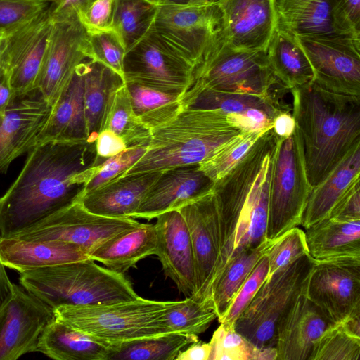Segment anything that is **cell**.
I'll use <instances>...</instances> for the list:
<instances>
[{"label":"cell","instance_id":"1","mask_svg":"<svg viewBox=\"0 0 360 360\" xmlns=\"http://www.w3.org/2000/svg\"><path fill=\"white\" fill-rule=\"evenodd\" d=\"M95 143L49 141L30 150L0 196V236L9 237L78 199L96 165Z\"/></svg>","mask_w":360,"mask_h":360},{"label":"cell","instance_id":"2","mask_svg":"<svg viewBox=\"0 0 360 360\" xmlns=\"http://www.w3.org/2000/svg\"><path fill=\"white\" fill-rule=\"evenodd\" d=\"M290 91L292 116L314 187L360 142V96L329 91L312 81Z\"/></svg>","mask_w":360,"mask_h":360},{"label":"cell","instance_id":"3","mask_svg":"<svg viewBox=\"0 0 360 360\" xmlns=\"http://www.w3.org/2000/svg\"><path fill=\"white\" fill-rule=\"evenodd\" d=\"M242 132L221 110L185 107L151 130L146 153L121 176L199 164Z\"/></svg>","mask_w":360,"mask_h":360},{"label":"cell","instance_id":"4","mask_svg":"<svg viewBox=\"0 0 360 360\" xmlns=\"http://www.w3.org/2000/svg\"><path fill=\"white\" fill-rule=\"evenodd\" d=\"M19 284L53 309L139 297L124 274L101 266L90 258L20 274Z\"/></svg>","mask_w":360,"mask_h":360},{"label":"cell","instance_id":"5","mask_svg":"<svg viewBox=\"0 0 360 360\" xmlns=\"http://www.w3.org/2000/svg\"><path fill=\"white\" fill-rule=\"evenodd\" d=\"M169 301L138 298L103 304L60 306L54 316L105 345L167 334L163 316Z\"/></svg>","mask_w":360,"mask_h":360},{"label":"cell","instance_id":"6","mask_svg":"<svg viewBox=\"0 0 360 360\" xmlns=\"http://www.w3.org/2000/svg\"><path fill=\"white\" fill-rule=\"evenodd\" d=\"M314 264L305 255L267 276L236 321V331L257 349L275 347L278 321L306 290Z\"/></svg>","mask_w":360,"mask_h":360},{"label":"cell","instance_id":"7","mask_svg":"<svg viewBox=\"0 0 360 360\" xmlns=\"http://www.w3.org/2000/svg\"><path fill=\"white\" fill-rule=\"evenodd\" d=\"M149 30L196 71L222 42V15L217 2L162 4Z\"/></svg>","mask_w":360,"mask_h":360},{"label":"cell","instance_id":"8","mask_svg":"<svg viewBox=\"0 0 360 360\" xmlns=\"http://www.w3.org/2000/svg\"><path fill=\"white\" fill-rule=\"evenodd\" d=\"M312 187L297 128L277 141L270 184L266 238L274 240L301 224Z\"/></svg>","mask_w":360,"mask_h":360},{"label":"cell","instance_id":"9","mask_svg":"<svg viewBox=\"0 0 360 360\" xmlns=\"http://www.w3.org/2000/svg\"><path fill=\"white\" fill-rule=\"evenodd\" d=\"M195 79L219 91L264 96L287 89L274 75L266 51L236 49L223 41L195 71Z\"/></svg>","mask_w":360,"mask_h":360},{"label":"cell","instance_id":"10","mask_svg":"<svg viewBox=\"0 0 360 360\" xmlns=\"http://www.w3.org/2000/svg\"><path fill=\"white\" fill-rule=\"evenodd\" d=\"M125 83L184 96L195 81V68L150 30L127 51Z\"/></svg>","mask_w":360,"mask_h":360},{"label":"cell","instance_id":"11","mask_svg":"<svg viewBox=\"0 0 360 360\" xmlns=\"http://www.w3.org/2000/svg\"><path fill=\"white\" fill-rule=\"evenodd\" d=\"M140 224L134 218H113L87 210L79 198L12 236L26 240H58L89 252L112 237Z\"/></svg>","mask_w":360,"mask_h":360},{"label":"cell","instance_id":"12","mask_svg":"<svg viewBox=\"0 0 360 360\" xmlns=\"http://www.w3.org/2000/svg\"><path fill=\"white\" fill-rule=\"evenodd\" d=\"M295 37L310 63L313 82L329 91L360 96V38L337 33Z\"/></svg>","mask_w":360,"mask_h":360},{"label":"cell","instance_id":"13","mask_svg":"<svg viewBox=\"0 0 360 360\" xmlns=\"http://www.w3.org/2000/svg\"><path fill=\"white\" fill-rule=\"evenodd\" d=\"M52 23L47 8L1 40L0 67L9 75L16 98L38 91Z\"/></svg>","mask_w":360,"mask_h":360},{"label":"cell","instance_id":"14","mask_svg":"<svg viewBox=\"0 0 360 360\" xmlns=\"http://www.w3.org/2000/svg\"><path fill=\"white\" fill-rule=\"evenodd\" d=\"M177 210L188 226L193 251L196 290L191 297L213 309L211 297L220 254L218 209L213 188Z\"/></svg>","mask_w":360,"mask_h":360},{"label":"cell","instance_id":"15","mask_svg":"<svg viewBox=\"0 0 360 360\" xmlns=\"http://www.w3.org/2000/svg\"><path fill=\"white\" fill-rule=\"evenodd\" d=\"M52 22L38 91L53 106L68 86L77 67L91 58V53L89 33L77 15Z\"/></svg>","mask_w":360,"mask_h":360},{"label":"cell","instance_id":"16","mask_svg":"<svg viewBox=\"0 0 360 360\" xmlns=\"http://www.w3.org/2000/svg\"><path fill=\"white\" fill-rule=\"evenodd\" d=\"M306 295L333 323L360 313V258L317 261Z\"/></svg>","mask_w":360,"mask_h":360},{"label":"cell","instance_id":"17","mask_svg":"<svg viewBox=\"0 0 360 360\" xmlns=\"http://www.w3.org/2000/svg\"><path fill=\"white\" fill-rule=\"evenodd\" d=\"M54 317L53 309L13 283L0 307V360H17L37 352L39 337Z\"/></svg>","mask_w":360,"mask_h":360},{"label":"cell","instance_id":"18","mask_svg":"<svg viewBox=\"0 0 360 360\" xmlns=\"http://www.w3.org/2000/svg\"><path fill=\"white\" fill-rule=\"evenodd\" d=\"M222 41L240 50L267 51L277 25L276 0H219Z\"/></svg>","mask_w":360,"mask_h":360},{"label":"cell","instance_id":"19","mask_svg":"<svg viewBox=\"0 0 360 360\" xmlns=\"http://www.w3.org/2000/svg\"><path fill=\"white\" fill-rule=\"evenodd\" d=\"M52 108L37 91L16 98L0 114V173H6L15 159L34 148Z\"/></svg>","mask_w":360,"mask_h":360},{"label":"cell","instance_id":"20","mask_svg":"<svg viewBox=\"0 0 360 360\" xmlns=\"http://www.w3.org/2000/svg\"><path fill=\"white\" fill-rule=\"evenodd\" d=\"M155 255L166 277L169 278L186 297L196 290L195 261L186 223L179 210H171L156 217Z\"/></svg>","mask_w":360,"mask_h":360},{"label":"cell","instance_id":"21","mask_svg":"<svg viewBox=\"0 0 360 360\" xmlns=\"http://www.w3.org/2000/svg\"><path fill=\"white\" fill-rule=\"evenodd\" d=\"M214 182L198 164L162 172L131 218L150 220L165 212L178 210L212 190Z\"/></svg>","mask_w":360,"mask_h":360},{"label":"cell","instance_id":"22","mask_svg":"<svg viewBox=\"0 0 360 360\" xmlns=\"http://www.w3.org/2000/svg\"><path fill=\"white\" fill-rule=\"evenodd\" d=\"M333 324L309 300L305 290L278 321L276 360H309L316 341Z\"/></svg>","mask_w":360,"mask_h":360},{"label":"cell","instance_id":"23","mask_svg":"<svg viewBox=\"0 0 360 360\" xmlns=\"http://www.w3.org/2000/svg\"><path fill=\"white\" fill-rule=\"evenodd\" d=\"M88 258L86 250L70 243L0 236L1 263L19 274Z\"/></svg>","mask_w":360,"mask_h":360},{"label":"cell","instance_id":"24","mask_svg":"<svg viewBox=\"0 0 360 360\" xmlns=\"http://www.w3.org/2000/svg\"><path fill=\"white\" fill-rule=\"evenodd\" d=\"M160 174L150 172L121 176L82 194L79 200L87 210L96 214L131 218Z\"/></svg>","mask_w":360,"mask_h":360},{"label":"cell","instance_id":"25","mask_svg":"<svg viewBox=\"0 0 360 360\" xmlns=\"http://www.w3.org/2000/svg\"><path fill=\"white\" fill-rule=\"evenodd\" d=\"M82 63L77 67L67 89L53 105L49 119L37 138L34 148L49 141H87Z\"/></svg>","mask_w":360,"mask_h":360},{"label":"cell","instance_id":"26","mask_svg":"<svg viewBox=\"0 0 360 360\" xmlns=\"http://www.w3.org/2000/svg\"><path fill=\"white\" fill-rule=\"evenodd\" d=\"M360 177V142L337 166L312 187L301 224L307 229L329 217L331 210L352 184Z\"/></svg>","mask_w":360,"mask_h":360},{"label":"cell","instance_id":"27","mask_svg":"<svg viewBox=\"0 0 360 360\" xmlns=\"http://www.w3.org/2000/svg\"><path fill=\"white\" fill-rule=\"evenodd\" d=\"M84 112L89 143H95L104 129L117 91L124 79L112 69L91 58L82 63Z\"/></svg>","mask_w":360,"mask_h":360},{"label":"cell","instance_id":"28","mask_svg":"<svg viewBox=\"0 0 360 360\" xmlns=\"http://www.w3.org/2000/svg\"><path fill=\"white\" fill-rule=\"evenodd\" d=\"M155 224L140 223L107 240L89 254V258L115 272L124 274L148 256L155 255Z\"/></svg>","mask_w":360,"mask_h":360},{"label":"cell","instance_id":"29","mask_svg":"<svg viewBox=\"0 0 360 360\" xmlns=\"http://www.w3.org/2000/svg\"><path fill=\"white\" fill-rule=\"evenodd\" d=\"M304 233L308 252L314 260L360 258V220L328 218Z\"/></svg>","mask_w":360,"mask_h":360},{"label":"cell","instance_id":"30","mask_svg":"<svg viewBox=\"0 0 360 360\" xmlns=\"http://www.w3.org/2000/svg\"><path fill=\"white\" fill-rule=\"evenodd\" d=\"M37 352L55 360H107L109 345L54 317L39 337Z\"/></svg>","mask_w":360,"mask_h":360},{"label":"cell","instance_id":"31","mask_svg":"<svg viewBox=\"0 0 360 360\" xmlns=\"http://www.w3.org/2000/svg\"><path fill=\"white\" fill-rule=\"evenodd\" d=\"M186 107L219 110L226 115L238 114L250 109H259L271 118L290 108L280 100V96H257L226 92L212 89L195 79L184 94Z\"/></svg>","mask_w":360,"mask_h":360},{"label":"cell","instance_id":"32","mask_svg":"<svg viewBox=\"0 0 360 360\" xmlns=\"http://www.w3.org/2000/svg\"><path fill=\"white\" fill-rule=\"evenodd\" d=\"M266 56L274 75L287 89L312 81L314 75L310 63L292 34L276 27Z\"/></svg>","mask_w":360,"mask_h":360},{"label":"cell","instance_id":"33","mask_svg":"<svg viewBox=\"0 0 360 360\" xmlns=\"http://www.w3.org/2000/svg\"><path fill=\"white\" fill-rule=\"evenodd\" d=\"M338 0H305L276 6V27L294 36L335 34L333 12Z\"/></svg>","mask_w":360,"mask_h":360},{"label":"cell","instance_id":"34","mask_svg":"<svg viewBox=\"0 0 360 360\" xmlns=\"http://www.w3.org/2000/svg\"><path fill=\"white\" fill-rule=\"evenodd\" d=\"M273 240L244 250L233 257L217 280L212 292V305L217 319H221L257 262L266 254Z\"/></svg>","mask_w":360,"mask_h":360},{"label":"cell","instance_id":"35","mask_svg":"<svg viewBox=\"0 0 360 360\" xmlns=\"http://www.w3.org/2000/svg\"><path fill=\"white\" fill-rule=\"evenodd\" d=\"M198 336L169 333L109 345L107 360H176Z\"/></svg>","mask_w":360,"mask_h":360},{"label":"cell","instance_id":"36","mask_svg":"<svg viewBox=\"0 0 360 360\" xmlns=\"http://www.w3.org/2000/svg\"><path fill=\"white\" fill-rule=\"evenodd\" d=\"M133 110L150 130L174 118L186 106L184 95L165 93L137 83H125Z\"/></svg>","mask_w":360,"mask_h":360},{"label":"cell","instance_id":"37","mask_svg":"<svg viewBox=\"0 0 360 360\" xmlns=\"http://www.w3.org/2000/svg\"><path fill=\"white\" fill-rule=\"evenodd\" d=\"M217 319L214 309L193 297L181 301H169L163 316L167 334L195 335L204 333Z\"/></svg>","mask_w":360,"mask_h":360},{"label":"cell","instance_id":"38","mask_svg":"<svg viewBox=\"0 0 360 360\" xmlns=\"http://www.w3.org/2000/svg\"><path fill=\"white\" fill-rule=\"evenodd\" d=\"M104 129L111 130L122 138L127 148L148 145L151 130L135 115L126 84L115 96Z\"/></svg>","mask_w":360,"mask_h":360},{"label":"cell","instance_id":"39","mask_svg":"<svg viewBox=\"0 0 360 360\" xmlns=\"http://www.w3.org/2000/svg\"><path fill=\"white\" fill-rule=\"evenodd\" d=\"M157 6L143 0H117L112 29L126 51L150 29Z\"/></svg>","mask_w":360,"mask_h":360},{"label":"cell","instance_id":"40","mask_svg":"<svg viewBox=\"0 0 360 360\" xmlns=\"http://www.w3.org/2000/svg\"><path fill=\"white\" fill-rule=\"evenodd\" d=\"M271 129V128H269ZM242 132L200 162V169L213 181L224 176L267 130Z\"/></svg>","mask_w":360,"mask_h":360},{"label":"cell","instance_id":"41","mask_svg":"<svg viewBox=\"0 0 360 360\" xmlns=\"http://www.w3.org/2000/svg\"><path fill=\"white\" fill-rule=\"evenodd\" d=\"M360 338L333 324L316 341L309 360H359Z\"/></svg>","mask_w":360,"mask_h":360},{"label":"cell","instance_id":"42","mask_svg":"<svg viewBox=\"0 0 360 360\" xmlns=\"http://www.w3.org/2000/svg\"><path fill=\"white\" fill-rule=\"evenodd\" d=\"M209 342V360H261V349L228 324L221 323Z\"/></svg>","mask_w":360,"mask_h":360},{"label":"cell","instance_id":"43","mask_svg":"<svg viewBox=\"0 0 360 360\" xmlns=\"http://www.w3.org/2000/svg\"><path fill=\"white\" fill-rule=\"evenodd\" d=\"M147 146L141 145L127 148L101 164L91 167L89 179L80 195L121 176L143 155Z\"/></svg>","mask_w":360,"mask_h":360},{"label":"cell","instance_id":"44","mask_svg":"<svg viewBox=\"0 0 360 360\" xmlns=\"http://www.w3.org/2000/svg\"><path fill=\"white\" fill-rule=\"evenodd\" d=\"M266 255L269 263L268 276L302 256L309 255L304 231L296 226L274 239Z\"/></svg>","mask_w":360,"mask_h":360},{"label":"cell","instance_id":"45","mask_svg":"<svg viewBox=\"0 0 360 360\" xmlns=\"http://www.w3.org/2000/svg\"><path fill=\"white\" fill-rule=\"evenodd\" d=\"M89 33L91 58L112 69L124 79L126 48L113 30Z\"/></svg>","mask_w":360,"mask_h":360},{"label":"cell","instance_id":"46","mask_svg":"<svg viewBox=\"0 0 360 360\" xmlns=\"http://www.w3.org/2000/svg\"><path fill=\"white\" fill-rule=\"evenodd\" d=\"M48 6L46 0H0V39L34 19Z\"/></svg>","mask_w":360,"mask_h":360},{"label":"cell","instance_id":"47","mask_svg":"<svg viewBox=\"0 0 360 360\" xmlns=\"http://www.w3.org/2000/svg\"><path fill=\"white\" fill-rule=\"evenodd\" d=\"M268 274V258L265 255L257 262L225 314L218 320L220 323H225L234 327L236 321L252 301L256 292L267 278Z\"/></svg>","mask_w":360,"mask_h":360},{"label":"cell","instance_id":"48","mask_svg":"<svg viewBox=\"0 0 360 360\" xmlns=\"http://www.w3.org/2000/svg\"><path fill=\"white\" fill-rule=\"evenodd\" d=\"M117 0H93L76 15L88 32L112 29Z\"/></svg>","mask_w":360,"mask_h":360},{"label":"cell","instance_id":"49","mask_svg":"<svg viewBox=\"0 0 360 360\" xmlns=\"http://www.w3.org/2000/svg\"><path fill=\"white\" fill-rule=\"evenodd\" d=\"M333 19L335 33L360 38V0H338Z\"/></svg>","mask_w":360,"mask_h":360},{"label":"cell","instance_id":"50","mask_svg":"<svg viewBox=\"0 0 360 360\" xmlns=\"http://www.w3.org/2000/svg\"><path fill=\"white\" fill-rule=\"evenodd\" d=\"M328 218L340 221L360 220L359 179L355 181L340 198Z\"/></svg>","mask_w":360,"mask_h":360},{"label":"cell","instance_id":"51","mask_svg":"<svg viewBox=\"0 0 360 360\" xmlns=\"http://www.w3.org/2000/svg\"><path fill=\"white\" fill-rule=\"evenodd\" d=\"M229 121L244 132L260 131L273 127L274 119L259 109L226 115Z\"/></svg>","mask_w":360,"mask_h":360},{"label":"cell","instance_id":"52","mask_svg":"<svg viewBox=\"0 0 360 360\" xmlns=\"http://www.w3.org/2000/svg\"><path fill=\"white\" fill-rule=\"evenodd\" d=\"M95 145L97 165L127 148L122 139L108 129H104L98 134Z\"/></svg>","mask_w":360,"mask_h":360},{"label":"cell","instance_id":"53","mask_svg":"<svg viewBox=\"0 0 360 360\" xmlns=\"http://www.w3.org/2000/svg\"><path fill=\"white\" fill-rule=\"evenodd\" d=\"M93 0H54L48 10L52 20L69 17L84 8Z\"/></svg>","mask_w":360,"mask_h":360},{"label":"cell","instance_id":"54","mask_svg":"<svg viewBox=\"0 0 360 360\" xmlns=\"http://www.w3.org/2000/svg\"><path fill=\"white\" fill-rule=\"evenodd\" d=\"M273 131L279 139L290 136L296 129V124L290 111H283L274 119Z\"/></svg>","mask_w":360,"mask_h":360},{"label":"cell","instance_id":"55","mask_svg":"<svg viewBox=\"0 0 360 360\" xmlns=\"http://www.w3.org/2000/svg\"><path fill=\"white\" fill-rule=\"evenodd\" d=\"M210 349V342L198 340L181 351L176 360H209Z\"/></svg>","mask_w":360,"mask_h":360},{"label":"cell","instance_id":"56","mask_svg":"<svg viewBox=\"0 0 360 360\" xmlns=\"http://www.w3.org/2000/svg\"><path fill=\"white\" fill-rule=\"evenodd\" d=\"M15 99L10 76L0 67V114H3Z\"/></svg>","mask_w":360,"mask_h":360},{"label":"cell","instance_id":"57","mask_svg":"<svg viewBox=\"0 0 360 360\" xmlns=\"http://www.w3.org/2000/svg\"><path fill=\"white\" fill-rule=\"evenodd\" d=\"M6 271V267L0 262V307L10 295L13 288Z\"/></svg>","mask_w":360,"mask_h":360},{"label":"cell","instance_id":"58","mask_svg":"<svg viewBox=\"0 0 360 360\" xmlns=\"http://www.w3.org/2000/svg\"><path fill=\"white\" fill-rule=\"evenodd\" d=\"M352 335L360 338V313L352 315L339 323Z\"/></svg>","mask_w":360,"mask_h":360},{"label":"cell","instance_id":"59","mask_svg":"<svg viewBox=\"0 0 360 360\" xmlns=\"http://www.w3.org/2000/svg\"><path fill=\"white\" fill-rule=\"evenodd\" d=\"M219 0H163L162 4H195V3L217 2Z\"/></svg>","mask_w":360,"mask_h":360},{"label":"cell","instance_id":"60","mask_svg":"<svg viewBox=\"0 0 360 360\" xmlns=\"http://www.w3.org/2000/svg\"><path fill=\"white\" fill-rule=\"evenodd\" d=\"M305 1V0H276V6H280V5H284V4H288L294 3V2H297V1Z\"/></svg>","mask_w":360,"mask_h":360},{"label":"cell","instance_id":"61","mask_svg":"<svg viewBox=\"0 0 360 360\" xmlns=\"http://www.w3.org/2000/svg\"><path fill=\"white\" fill-rule=\"evenodd\" d=\"M155 6H159L163 1V0H143Z\"/></svg>","mask_w":360,"mask_h":360},{"label":"cell","instance_id":"62","mask_svg":"<svg viewBox=\"0 0 360 360\" xmlns=\"http://www.w3.org/2000/svg\"><path fill=\"white\" fill-rule=\"evenodd\" d=\"M46 1H48V2H52V1H53L54 0H46Z\"/></svg>","mask_w":360,"mask_h":360},{"label":"cell","instance_id":"63","mask_svg":"<svg viewBox=\"0 0 360 360\" xmlns=\"http://www.w3.org/2000/svg\"><path fill=\"white\" fill-rule=\"evenodd\" d=\"M1 39H0V45H1Z\"/></svg>","mask_w":360,"mask_h":360}]
</instances>
